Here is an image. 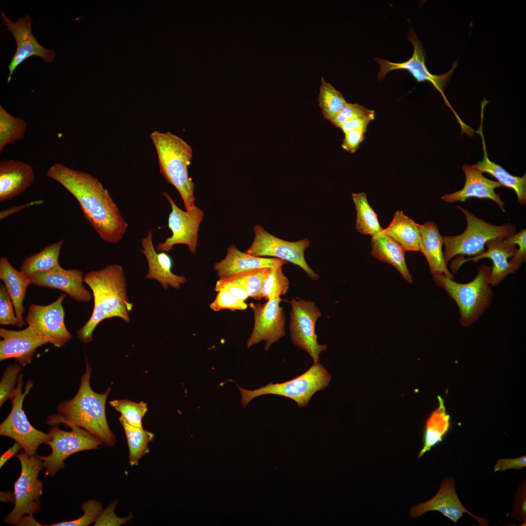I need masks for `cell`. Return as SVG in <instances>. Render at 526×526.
<instances>
[{"label": "cell", "instance_id": "5b68a950", "mask_svg": "<svg viewBox=\"0 0 526 526\" xmlns=\"http://www.w3.org/2000/svg\"><path fill=\"white\" fill-rule=\"evenodd\" d=\"M491 268L486 264L478 267V273L470 282L461 283L444 274H433L435 283L443 288L457 305L459 322L464 327L474 324L490 305L493 292L489 283Z\"/></svg>", "mask_w": 526, "mask_h": 526}, {"label": "cell", "instance_id": "4dcf8cb0", "mask_svg": "<svg viewBox=\"0 0 526 526\" xmlns=\"http://www.w3.org/2000/svg\"><path fill=\"white\" fill-rule=\"evenodd\" d=\"M383 231L399 244L405 251H419V225L403 211L396 210L392 221Z\"/></svg>", "mask_w": 526, "mask_h": 526}, {"label": "cell", "instance_id": "f6af8a7d", "mask_svg": "<svg viewBox=\"0 0 526 526\" xmlns=\"http://www.w3.org/2000/svg\"><path fill=\"white\" fill-rule=\"evenodd\" d=\"M118 501L114 500L104 510H103L95 522V526H120L126 524L131 520L133 516L130 514L128 516L119 517L114 512Z\"/></svg>", "mask_w": 526, "mask_h": 526}, {"label": "cell", "instance_id": "9a60e30c", "mask_svg": "<svg viewBox=\"0 0 526 526\" xmlns=\"http://www.w3.org/2000/svg\"><path fill=\"white\" fill-rule=\"evenodd\" d=\"M163 195L169 203L171 210L168 217V226L172 232L170 237L156 246V250L168 253L178 244L188 246L192 254L196 252L198 246V232L204 218L203 210L195 206L192 209L184 211L179 208L170 196L163 191Z\"/></svg>", "mask_w": 526, "mask_h": 526}, {"label": "cell", "instance_id": "9c48e42d", "mask_svg": "<svg viewBox=\"0 0 526 526\" xmlns=\"http://www.w3.org/2000/svg\"><path fill=\"white\" fill-rule=\"evenodd\" d=\"M23 375L20 373L17 386L10 398L12 402L11 411L0 424V435L14 440L20 444L26 454L33 455L36 454L40 445L47 444L51 436L49 433L36 429L29 422L22 405L25 396L33 387V382L32 380H28L23 392Z\"/></svg>", "mask_w": 526, "mask_h": 526}, {"label": "cell", "instance_id": "11a10c76", "mask_svg": "<svg viewBox=\"0 0 526 526\" xmlns=\"http://www.w3.org/2000/svg\"><path fill=\"white\" fill-rule=\"evenodd\" d=\"M0 500L1 502H15L14 494L9 492H0Z\"/></svg>", "mask_w": 526, "mask_h": 526}, {"label": "cell", "instance_id": "e0dca14e", "mask_svg": "<svg viewBox=\"0 0 526 526\" xmlns=\"http://www.w3.org/2000/svg\"><path fill=\"white\" fill-rule=\"evenodd\" d=\"M2 23L7 26L14 37L17 49L11 57L8 66L9 75L7 82H9L16 69L27 58L32 56L40 57L44 62H51L55 58L56 53L41 45L32 33L31 25L32 20L28 15L19 18L15 22L9 19L3 12H0Z\"/></svg>", "mask_w": 526, "mask_h": 526}, {"label": "cell", "instance_id": "603a6c76", "mask_svg": "<svg viewBox=\"0 0 526 526\" xmlns=\"http://www.w3.org/2000/svg\"><path fill=\"white\" fill-rule=\"evenodd\" d=\"M462 169L466 177L463 188L452 193L444 194L441 199L451 203L464 202L471 197L488 199L494 201L505 212V204L500 195L494 191L495 188L503 187L502 185L497 181L487 178L472 165H464Z\"/></svg>", "mask_w": 526, "mask_h": 526}, {"label": "cell", "instance_id": "52a82bcc", "mask_svg": "<svg viewBox=\"0 0 526 526\" xmlns=\"http://www.w3.org/2000/svg\"><path fill=\"white\" fill-rule=\"evenodd\" d=\"M331 376L319 363H314L305 373L291 380L281 383L270 382L266 385L251 391L238 386L241 404L245 407L253 399L265 394L279 395L294 400L300 408L305 407L313 395L324 389Z\"/></svg>", "mask_w": 526, "mask_h": 526}, {"label": "cell", "instance_id": "ac0fdd59", "mask_svg": "<svg viewBox=\"0 0 526 526\" xmlns=\"http://www.w3.org/2000/svg\"><path fill=\"white\" fill-rule=\"evenodd\" d=\"M430 511L441 512L455 525L464 513L473 517L480 526H487L489 524L487 519L473 515L463 506L456 494L454 480L451 477L443 480L439 490L431 499L413 506L409 513L410 517L416 518Z\"/></svg>", "mask_w": 526, "mask_h": 526}, {"label": "cell", "instance_id": "7a4b0ae2", "mask_svg": "<svg viewBox=\"0 0 526 526\" xmlns=\"http://www.w3.org/2000/svg\"><path fill=\"white\" fill-rule=\"evenodd\" d=\"M83 281L92 291L94 306L89 319L76 332L81 342L91 341L94 330L106 319L118 317L130 323L129 313L133 304L128 298L125 274L121 265L110 264L99 270L91 271L85 275Z\"/></svg>", "mask_w": 526, "mask_h": 526}, {"label": "cell", "instance_id": "277c9868", "mask_svg": "<svg viewBox=\"0 0 526 526\" xmlns=\"http://www.w3.org/2000/svg\"><path fill=\"white\" fill-rule=\"evenodd\" d=\"M150 138L157 155L159 170L180 194L186 210L195 207V185L188 172L192 158L191 147L183 139L169 132L154 131Z\"/></svg>", "mask_w": 526, "mask_h": 526}, {"label": "cell", "instance_id": "7bdbcfd3", "mask_svg": "<svg viewBox=\"0 0 526 526\" xmlns=\"http://www.w3.org/2000/svg\"><path fill=\"white\" fill-rule=\"evenodd\" d=\"M375 115L373 110L357 103H347L340 112L331 122L336 127H339L343 123L356 117Z\"/></svg>", "mask_w": 526, "mask_h": 526}, {"label": "cell", "instance_id": "e575fe53", "mask_svg": "<svg viewBox=\"0 0 526 526\" xmlns=\"http://www.w3.org/2000/svg\"><path fill=\"white\" fill-rule=\"evenodd\" d=\"M27 127L24 120L10 114L0 105V152L7 144L22 140Z\"/></svg>", "mask_w": 526, "mask_h": 526}, {"label": "cell", "instance_id": "b9f144b4", "mask_svg": "<svg viewBox=\"0 0 526 526\" xmlns=\"http://www.w3.org/2000/svg\"><path fill=\"white\" fill-rule=\"evenodd\" d=\"M210 308L215 312L228 309L234 311L247 309V303L226 290L217 292L214 300L210 303Z\"/></svg>", "mask_w": 526, "mask_h": 526}, {"label": "cell", "instance_id": "ffe728a7", "mask_svg": "<svg viewBox=\"0 0 526 526\" xmlns=\"http://www.w3.org/2000/svg\"><path fill=\"white\" fill-rule=\"evenodd\" d=\"M83 273L77 269H65L60 265L45 272L28 276L31 284L62 291L75 301L89 302L91 293L83 286Z\"/></svg>", "mask_w": 526, "mask_h": 526}, {"label": "cell", "instance_id": "db71d44e", "mask_svg": "<svg viewBox=\"0 0 526 526\" xmlns=\"http://www.w3.org/2000/svg\"><path fill=\"white\" fill-rule=\"evenodd\" d=\"M21 449L22 448L20 444L15 442L14 444L0 457V468L1 469L10 459L17 456Z\"/></svg>", "mask_w": 526, "mask_h": 526}, {"label": "cell", "instance_id": "681fc988", "mask_svg": "<svg viewBox=\"0 0 526 526\" xmlns=\"http://www.w3.org/2000/svg\"><path fill=\"white\" fill-rule=\"evenodd\" d=\"M365 132L361 130H355L345 132L342 144V148L351 153L355 152L364 140Z\"/></svg>", "mask_w": 526, "mask_h": 526}, {"label": "cell", "instance_id": "7dc6e473", "mask_svg": "<svg viewBox=\"0 0 526 526\" xmlns=\"http://www.w3.org/2000/svg\"><path fill=\"white\" fill-rule=\"evenodd\" d=\"M514 504L511 516L514 519L526 524V484L523 481L519 486L514 497Z\"/></svg>", "mask_w": 526, "mask_h": 526}, {"label": "cell", "instance_id": "d6a6232c", "mask_svg": "<svg viewBox=\"0 0 526 526\" xmlns=\"http://www.w3.org/2000/svg\"><path fill=\"white\" fill-rule=\"evenodd\" d=\"M119 421L124 429L129 451V460L131 466H137L139 460L149 452L148 444L154 438L153 433L143 428L133 426L121 416Z\"/></svg>", "mask_w": 526, "mask_h": 526}, {"label": "cell", "instance_id": "d4e9b609", "mask_svg": "<svg viewBox=\"0 0 526 526\" xmlns=\"http://www.w3.org/2000/svg\"><path fill=\"white\" fill-rule=\"evenodd\" d=\"M288 262L275 258L257 257L240 251L234 244L228 246L225 257L214 264L219 279L249 270L282 266Z\"/></svg>", "mask_w": 526, "mask_h": 526}, {"label": "cell", "instance_id": "f546056e", "mask_svg": "<svg viewBox=\"0 0 526 526\" xmlns=\"http://www.w3.org/2000/svg\"><path fill=\"white\" fill-rule=\"evenodd\" d=\"M438 406L430 414L425 422L423 447L418 454V458L441 443L450 430V415L447 412L442 397L438 396Z\"/></svg>", "mask_w": 526, "mask_h": 526}, {"label": "cell", "instance_id": "c3c4849f", "mask_svg": "<svg viewBox=\"0 0 526 526\" xmlns=\"http://www.w3.org/2000/svg\"><path fill=\"white\" fill-rule=\"evenodd\" d=\"M214 289L215 291H228L241 301H245L249 297L246 291L238 283L226 278L219 279L216 282Z\"/></svg>", "mask_w": 526, "mask_h": 526}, {"label": "cell", "instance_id": "2e32d148", "mask_svg": "<svg viewBox=\"0 0 526 526\" xmlns=\"http://www.w3.org/2000/svg\"><path fill=\"white\" fill-rule=\"evenodd\" d=\"M282 301L279 297L264 303H250L253 311L254 324L246 342L247 348L264 340L266 342L264 349L267 351L272 344L285 336L286 318L283 307L280 306Z\"/></svg>", "mask_w": 526, "mask_h": 526}, {"label": "cell", "instance_id": "d590c367", "mask_svg": "<svg viewBox=\"0 0 526 526\" xmlns=\"http://www.w3.org/2000/svg\"><path fill=\"white\" fill-rule=\"evenodd\" d=\"M318 100L324 118L330 121L335 118L347 103L342 94L322 77Z\"/></svg>", "mask_w": 526, "mask_h": 526}, {"label": "cell", "instance_id": "1f68e13d", "mask_svg": "<svg viewBox=\"0 0 526 526\" xmlns=\"http://www.w3.org/2000/svg\"><path fill=\"white\" fill-rule=\"evenodd\" d=\"M65 240L47 245L40 251L33 254L23 262L20 270L27 276L49 270L59 265L58 258Z\"/></svg>", "mask_w": 526, "mask_h": 526}, {"label": "cell", "instance_id": "4fadbf2b", "mask_svg": "<svg viewBox=\"0 0 526 526\" xmlns=\"http://www.w3.org/2000/svg\"><path fill=\"white\" fill-rule=\"evenodd\" d=\"M289 322L291 339L294 345L306 352L314 363H319V355L325 351L326 345L317 341L315 325L321 313L313 301L292 299Z\"/></svg>", "mask_w": 526, "mask_h": 526}, {"label": "cell", "instance_id": "83f0119b", "mask_svg": "<svg viewBox=\"0 0 526 526\" xmlns=\"http://www.w3.org/2000/svg\"><path fill=\"white\" fill-rule=\"evenodd\" d=\"M371 244L374 258L393 265L405 280L410 283L413 282L405 259V251L399 244L383 231L372 237Z\"/></svg>", "mask_w": 526, "mask_h": 526}, {"label": "cell", "instance_id": "8fae6325", "mask_svg": "<svg viewBox=\"0 0 526 526\" xmlns=\"http://www.w3.org/2000/svg\"><path fill=\"white\" fill-rule=\"evenodd\" d=\"M254 240L245 252L257 257H273L290 262L301 267L313 281L319 276L309 267L306 262L304 251L310 245L307 238L291 242L280 239L267 232L262 225L254 227Z\"/></svg>", "mask_w": 526, "mask_h": 526}, {"label": "cell", "instance_id": "6da1fadb", "mask_svg": "<svg viewBox=\"0 0 526 526\" xmlns=\"http://www.w3.org/2000/svg\"><path fill=\"white\" fill-rule=\"evenodd\" d=\"M46 176L58 182L77 201L83 215L103 241L119 243L128 225L108 190L96 177L56 163Z\"/></svg>", "mask_w": 526, "mask_h": 526}, {"label": "cell", "instance_id": "ee69618b", "mask_svg": "<svg viewBox=\"0 0 526 526\" xmlns=\"http://www.w3.org/2000/svg\"><path fill=\"white\" fill-rule=\"evenodd\" d=\"M13 304L5 286L0 285V324L16 325L17 318Z\"/></svg>", "mask_w": 526, "mask_h": 526}, {"label": "cell", "instance_id": "484cf974", "mask_svg": "<svg viewBox=\"0 0 526 526\" xmlns=\"http://www.w3.org/2000/svg\"><path fill=\"white\" fill-rule=\"evenodd\" d=\"M420 239L419 251L426 258L431 272L442 273L453 279V274L447 267L442 251L443 236L439 232L437 225L433 222H425L419 225Z\"/></svg>", "mask_w": 526, "mask_h": 526}, {"label": "cell", "instance_id": "f1b7e54d", "mask_svg": "<svg viewBox=\"0 0 526 526\" xmlns=\"http://www.w3.org/2000/svg\"><path fill=\"white\" fill-rule=\"evenodd\" d=\"M481 124L478 133L480 135L483 144L484 156L482 161L472 165L482 173L486 172L495 177L503 187L512 188L516 193L519 203L526 204V175L518 177L510 174L500 165L490 161L488 156L485 141Z\"/></svg>", "mask_w": 526, "mask_h": 526}, {"label": "cell", "instance_id": "cb8c5ba5", "mask_svg": "<svg viewBox=\"0 0 526 526\" xmlns=\"http://www.w3.org/2000/svg\"><path fill=\"white\" fill-rule=\"evenodd\" d=\"M35 172L29 164L19 160L0 161V202L20 195L33 184Z\"/></svg>", "mask_w": 526, "mask_h": 526}, {"label": "cell", "instance_id": "f35d334b", "mask_svg": "<svg viewBox=\"0 0 526 526\" xmlns=\"http://www.w3.org/2000/svg\"><path fill=\"white\" fill-rule=\"evenodd\" d=\"M109 404L119 412L128 423L137 427H142V418L148 411L144 402L136 403L127 399L109 401Z\"/></svg>", "mask_w": 526, "mask_h": 526}, {"label": "cell", "instance_id": "8d00e7d4", "mask_svg": "<svg viewBox=\"0 0 526 526\" xmlns=\"http://www.w3.org/2000/svg\"><path fill=\"white\" fill-rule=\"evenodd\" d=\"M282 266L267 269L262 288V298L268 301L279 298L287 292L289 281L283 274Z\"/></svg>", "mask_w": 526, "mask_h": 526}, {"label": "cell", "instance_id": "816d5d0a", "mask_svg": "<svg viewBox=\"0 0 526 526\" xmlns=\"http://www.w3.org/2000/svg\"><path fill=\"white\" fill-rule=\"evenodd\" d=\"M374 119L375 115L356 117L343 123L339 128L344 133L355 130H361L366 132L368 125Z\"/></svg>", "mask_w": 526, "mask_h": 526}, {"label": "cell", "instance_id": "836d02e7", "mask_svg": "<svg viewBox=\"0 0 526 526\" xmlns=\"http://www.w3.org/2000/svg\"><path fill=\"white\" fill-rule=\"evenodd\" d=\"M352 197L357 210V230L364 235L373 237L383 231L377 215L369 205L364 192L352 193Z\"/></svg>", "mask_w": 526, "mask_h": 526}, {"label": "cell", "instance_id": "5bb4252c", "mask_svg": "<svg viewBox=\"0 0 526 526\" xmlns=\"http://www.w3.org/2000/svg\"><path fill=\"white\" fill-rule=\"evenodd\" d=\"M65 293L61 294L52 303L47 305H30L25 322L39 336L46 338L54 347L61 348L72 338L64 321L65 312L62 301Z\"/></svg>", "mask_w": 526, "mask_h": 526}, {"label": "cell", "instance_id": "ba28073f", "mask_svg": "<svg viewBox=\"0 0 526 526\" xmlns=\"http://www.w3.org/2000/svg\"><path fill=\"white\" fill-rule=\"evenodd\" d=\"M17 456L21 472L14 485L15 506L4 519L5 523L13 526H18L24 517L39 511L43 491V484L38 478L43 468L39 456L29 455L22 451Z\"/></svg>", "mask_w": 526, "mask_h": 526}, {"label": "cell", "instance_id": "3957f363", "mask_svg": "<svg viewBox=\"0 0 526 526\" xmlns=\"http://www.w3.org/2000/svg\"><path fill=\"white\" fill-rule=\"evenodd\" d=\"M85 361L86 371L81 377L77 393L72 399L59 403L56 413L49 416L46 422L52 427L63 424L69 427H80L97 437L106 446L112 447L116 438L108 425L105 413L110 388L102 394L92 390L90 384L92 368L86 356Z\"/></svg>", "mask_w": 526, "mask_h": 526}, {"label": "cell", "instance_id": "f907efd6", "mask_svg": "<svg viewBox=\"0 0 526 526\" xmlns=\"http://www.w3.org/2000/svg\"><path fill=\"white\" fill-rule=\"evenodd\" d=\"M526 467V456L523 455L514 458H499L497 460L493 469L494 472L507 470H520Z\"/></svg>", "mask_w": 526, "mask_h": 526}, {"label": "cell", "instance_id": "30bf717a", "mask_svg": "<svg viewBox=\"0 0 526 526\" xmlns=\"http://www.w3.org/2000/svg\"><path fill=\"white\" fill-rule=\"evenodd\" d=\"M71 431H63L58 426L51 427L49 431L50 440L47 443L51 453L39 456L45 470L46 476H53L64 468L65 460L71 455L84 451L97 450L102 442L97 437L78 427H70Z\"/></svg>", "mask_w": 526, "mask_h": 526}, {"label": "cell", "instance_id": "60d3db41", "mask_svg": "<svg viewBox=\"0 0 526 526\" xmlns=\"http://www.w3.org/2000/svg\"><path fill=\"white\" fill-rule=\"evenodd\" d=\"M21 370V365L17 363L10 365L5 369L0 382V407L8 399H10Z\"/></svg>", "mask_w": 526, "mask_h": 526}, {"label": "cell", "instance_id": "bcb514c9", "mask_svg": "<svg viewBox=\"0 0 526 526\" xmlns=\"http://www.w3.org/2000/svg\"><path fill=\"white\" fill-rule=\"evenodd\" d=\"M504 241L510 246L518 244L519 249L509 262L512 264L521 265L526 260V229H523L517 233L505 237Z\"/></svg>", "mask_w": 526, "mask_h": 526}, {"label": "cell", "instance_id": "44dd1931", "mask_svg": "<svg viewBox=\"0 0 526 526\" xmlns=\"http://www.w3.org/2000/svg\"><path fill=\"white\" fill-rule=\"evenodd\" d=\"M505 238H496L488 241L486 244L488 249L479 255L466 259H456L457 261L452 263L451 269L457 270L468 261L476 262L483 258L490 259L493 265L489 276V283L491 286L498 285L507 275L515 272L521 266L509 263L508 259L514 256L517 249L515 246L507 244L504 241Z\"/></svg>", "mask_w": 526, "mask_h": 526}, {"label": "cell", "instance_id": "74e56055", "mask_svg": "<svg viewBox=\"0 0 526 526\" xmlns=\"http://www.w3.org/2000/svg\"><path fill=\"white\" fill-rule=\"evenodd\" d=\"M268 268L249 270L234 274L223 278L238 283L246 291L249 297L260 301L262 299V288Z\"/></svg>", "mask_w": 526, "mask_h": 526}, {"label": "cell", "instance_id": "4316f807", "mask_svg": "<svg viewBox=\"0 0 526 526\" xmlns=\"http://www.w3.org/2000/svg\"><path fill=\"white\" fill-rule=\"evenodd\" d=\"M0 279L3 282L13 304L17 318L16 325L21 327L25 324L23 318L24 312L23 301L30 279L20 270H17L9 262L6 257L0 258Z\"/></svg>", "mask_w": 526, "mask_h": 526}, {"label": "cell", "instance_id": "ab89813d", "mask_svg": "<svg viewBox=\"0 0 526 526\" xmlns=\"http://www.w3.org/2000/svg\"><path fill=\"white\" fill-rule=\"evenodd\" d=\"M81 510L83 514L77 519L60 522L49 526H87L95 522L103 509L101 503L90 500L85 501L82 505Z\"/></svg>", "mask_w": 526, "mask_h": 526}, {"label": "cell", "instance_id": "f5cc1de1", "mask_svg": "<svg viewBox=\"0 0 526 526\" xmlns=\"http://www.w3.org/2000/svg\"><path fill=\"white\" fill-rule=\"evenodd\" d=\"M44 203L43 200H38L31 201L25 204L18 206H13L8 208L1 210L0 212V220H2L14 214L19 211L32 206H38Z\"/></svg>", "mask_w": 526, "mask_h": 526}, {"label": "cell", "instance_id": "8992f818", "mask_svg": "<svg viewBox=\"0 0 526 526\" xmlns=\"http://www.w3.org/2000/svg\"><path fill=\"white\" fill-rule=\"evenodd\" d=\"M457 207L465 215L467 225L465 230L459 235L443 236L445 246L443 255L447 264L458 255L474 257L479 255L485 251V245L489 240L507 237L516 232L513 224L491 225L476 217L466 208L459 205Z\"/></svg>", "mask_w": 526, "mask_h": 526}, {"label": "cell", "instance_id": "7c38bea8", "mask_svg": "<svg viewBox=\"0 0 526 526\" xmlns=\"http://www.w3.org/2000/svg\"><path fill=\"white\" fill-rule=\"evenodd\" d=\"M408 40L413 46V52L411 57L406 61L396 63L380 58H375V61L380 66V71L377 74V79L379 80L383 79L387 74L394 70H406L417 82H430L440 93L445 103L454 112L456 118H458V116L451 108L444 93V88L446 87L458 65L457 61L453 63L451 68L448 72L440 75L432 74L428 70L425 64L426 52L423 48L422 43L419 40L414 31L412 29H411L410 31Z\"/></svg>", "mask_w": 526, "mask_h": 526}, {"label": "cell", "instance_id": "7402d4cb", "mask_svg": "<svg viewBox=\"0 0 526 526\" xmlns=\"http://www.w3.org/2000/svg\"><path fill=\"white\" fill-rule=\"evenodd\" d=\"M141 252L147 260L149 271L146 275L148 280L157 281L165 290L169 286L178 289L187 282L185 276H178L172 271L173 261L167 252H157L153 240L152 232L148 230L147 235L141 241Z\"/></svg>", "mask_w": 526, "mask_h": 526}, {"label": "cell", "instance_id": "d6986e66", "mask_svg": "<svg viewBox=\"0 0 526 526\" xmlns=\"http://www.w3.org/2000/svg\"><path fill=\"white\" fill-rule=\"evenodd\" d=\"M0 361L14 358L25 366L32 362L36 349L48 343L30 326L19 331L0 328Z\"/></svg>", "mask_w": 526, "mask_h": 526}]
</instances>
